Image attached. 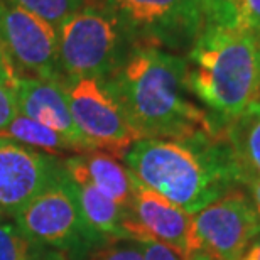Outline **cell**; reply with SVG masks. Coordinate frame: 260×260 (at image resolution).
Here are the masks:
<instances>
[{"mask_svg": "<svg viewBox=\"0 0 260 260\" xmlns=\"http://www.w3.org/2000/svg\"><path fill=\"white\" fill-rule=\"evenodd\" d=\"M248 189V196H250V200L253 203V206H255V210L260 216V178H255V179H248L245 184H243V189Z\"/></svg>", "mask_w": 260, "mask_h": 260, "instance_id": "obj_25", "label": "cell"}, {"mask_svg": "<svg viewBox=\"0 0 260 260\" xmlns=\"http://www.w3.org/2000/svg\"><path fill=\"white\" fill-rule=\"evenodd\" d=\"M14 218L30 240L63 252L68 260H88L98 248L112 242L86 221L78 186L66 168Z\"/></svg>", "mask_w": 260, "mask_h": 260, "instance_id": "obj_5", "label": "cell"}, {"mask_svg": "<svg viewBox=\"0 0 260 260\" xmlns=\"http://www.w3.org/2000/svg\"><path fill=\"white\" fill-rule=\"evenodd\" d=\"M205 2L206 24L240 25L243 0H203Z\"/></svg>", "mask_w": 260, "mask_h": 260, "instance_id": "obj_19", "label": "cell"}, {"mask_svg": "<svg viewBox=\"0 0 260 260\" xmlns=\"http://www.w3.org/2000/svg\"><path fill=\"white\" fill-rule=\"evenodd\" d=\"M64 168L81 173L100 193L128 210L134 196V176L117 157L102 150H90L66 159Z\"/></svg>", "mask_w": 260, "mask_h": 260, "instance_id": "obj_13", "label": "cell"}, {"mask_svg": "<svg viewBox=\"0 0 260 260\" xmlns=\"http://www.w3.org/2000/svg\"><path fill=\"white\" fill-rule=\"evenodd\" d=\"M134 46L135 41L107 0H85L58 27L61 75L105 80Z\"/></svg>", "mask_w": 260, "mask_h": 260, "instance_id": "obj_4", "label": "cell"}, {"mask_svg": "<svg viewBox=\"0 0 260 260\" xmlns=\"http://www.w3.org/2000/svg\"><path fill=\"white\" fill-rule=\"evenodd\" d=\"M17 115L19 108L14 88L0 83V132L7 128Z\"/></svg>", "mask_w": 260, "mask_h": 260, "instance_id": "obj_21", "label": "cell"}, {"mask_svg": "<svg viewBox=\"0 0 260 260\" xmlns=\"http://www.w3.org/2000/svg\"><path fill=\"white\" fill-rule=\"evenodd\" d=\"M240 260H260V233L255 240L250 243V247L247 248L245 253L240 257Z\"/></svg>", "mask_w": 260, "mask_h": 260, "instance_id": "obj_26", "label": "cell"}, {"mask_svg": "<svg viewBox=\"0 0 260 260\" xmlns=\"http://www.w3.org/2000/svg\"><path fill=\"white\" fill-rule=\"evenodd\" d=\"M0 139H10L27 147L41 149L48 154H63V152H76L70 140L63 135L54 132L53 128L43 125V123L32 120L25 115H17L10 125L0 132Z\"/></svg>", "mask_w": 260, "mask_h": 260, "instance_id": "obj_16", "label": "cell"}, {"mask_svg": "<svg viewBox=\"0 0 260 260\" xmlns=\"http://www.w3.org/2000/svg\"><path fill=\"white\" fill-rule=\"evenodd\" d=\"M242 22L260 36V0H243Z\"/></svg>", "mask_w": 260, "mask_h": 260, "instance_id": "obj_23", "label": "cell"}, {"mask_svg": "<svg viewBox=\"0 0 260 260\" xmlns=\"http://www.w3.org/2000/svg\"><path fill=\"white\" fill-rule=\"evenodd\" d=\"M66 173L78 186L80 205L90 226L95 228L100 235L107 237L108 240H128L123 230L127 210H123L115 201L100 193L81 173L71 169H66Z\"/></svg>", "mask_w": 260, "mask_h": 260, "instance_id": "obj_15", "label": "cell"}, {"mask_svg": "<svg viewBox=\"0 0 260 260\" xmlns=\"http://www.w3.org/2000/svg\"><path fill=\"white\" fill-rule=\"evenodd\" d=\"M123 230L128 240L160 242L189 260L193 215L144 186L137 178H134V196Z\"/></svg>", "mask_w": 260, "mask_h": 260, "instance_id": "obj_11", "label": "cell"}, {"mask_svg": "<svg viewBox=\"0 0 260 260\" xmlns=\"http://www.w3.org/2000/svg\"><path fill=\"white\" fill-rule=\"evenodd\" d=\"M17 78H19L17 73H15V70L12 68V64H10V61L7 58V54L4 53L2 46H0V83L14 88Z\"/></svg>", "mask_w": 260, "mask_h": 260, "instance_id": "obj_24", "label": "cell"}, {"mask_svg": "<svg viewBox=\"0 0 260 260\" xmlns=\"http://www.w3.org/2000/svg\"><path fill=\"white\" fill-rule=\"evenodd\" d=\"M70 110L76 127L93 150H102L120 159L139 137L130 127L120 105L103 80L98 78H63Z\"/></svg>", "mask_w": 260, "mask_h": 260, "instance_id": "obj_8", "label": "cell"}, {"mask_svg": "<svg viewBox=\"0 0 260 260\" xmlns=\"http://www.w3.org/2000/svg\"><path fill=\"white\" fill-rule=\"evenodd\" d=\"M258 233L255 206L237 188L193 215L189 260H240Z\"/></svg>", "mask_w": 260, "mask_h": 260, "instance_id": "obj_7", "label": "cell"}, {"mask_svg": "<svg viewBox=\"0 0 260 260\" xmlns=\"http://www.w3.org/2000/svg\"><path fill=\"white\" fill-rule=\"evenodd\" d=\"M30 14L48 20L56 29L85 4V0H9Z\"/></svg>", "mask_w": 260, "mask_h": 260, "instance_id": "obj_18", "label": "cell"}, {"mask_svg": "<svg viewBox=\"0 0 260 260\" xmlns=\"http://www.w3.org/2000/svg\"><path fill=\"white\" fill-rule=\"evenodd\" d=\"M221 135L240 173L242 188L248 179L260 178V102L228 122Z\"/></svg>", "mask_w": 260, "mask_h": 260, "instance_id": "obj_14", "label": "cell"}, {"mask_svg": "<svg viewBox=\"0 0 260 260\" xmlns=\"http://www.w3.org/2000/svg\"><path fill=\"white\" fill-rule=\"evenodd\" d=\"M0 46L19 78H63L58 29L9 0H0Z\"/></svg>", "mask_w": 260, "mask_h": 260, "instance_id": "obj_9", "label": "cell"}, {"mask_svg": "<svg viewBox=\"0 0 260 260\" xmlns=\"http://www.w3.org/2000/svg\"><path fill=\"white\" fill-rule=\"evenodd\" d=\"M186 58L135 44L105 85L140 139L186 140L221 132L206 110L191 100Z\"/></svg>", "mask_w": 260, "mask_h": 260, "instance_id": "obj_1", "label": "cell"}, {"mask_svg": "<svg viewBox=\"0 0 260 260\" xmlns=\"http://www.w3.org/2000/svg\"><path fill=\"white\" fill-rule=\"evenodd\" d=\"M186 64L191 95L220 130L260 102V36L243 24H205Z\"/></svg>", "mask_w": 260, "mask_h": 260, "instance_id": "obj_3", "label": "cell"}, {"mask_svg": "<svg viewBox=\"0 0 260 260\" xmlns=\"http://www.w3.org/2000/svg\"><path fill=\"white\" fill-rule=\"evenodd\" d=\"M17 108L22 115L53 128L70 140L76 152H90L91 145L73 120L70 103L61 81L20 76L14 85Z\"/></svg>", "mask_w": 260, "mask_h": 260, "instance_id": "obj_12", "label": "cell"}, {"mask_svg": "<svg viewBox=\"0 0 260 260\" xmlns=\"http://www.w3.org/2000/svg\"><path fill=\"white\" fill-rule=\"evenodd\" d=\"M142 243V252H144V260H186L181 257L178 252H174L173 248L160 242H140Z\"/></svg>", "mask_w": 260, "mask_h": 260, "instance_id": "obj_22", "label": "cell"}, {"mask_svg": "<svg viewBox=\"0 0 260 260\" xmlns=\"http://www.w3.org/2000/svg\"><path fill=\"white\" fill-rule=\"evenodd\" d=\"M88 260H144L142 243L137 240H112Z\"/></svg>", "mask_w": 260, "mask_h": 260, "instance_id": "obj_20", "label": "cell"}, {"mask_svg": "<svg viewBox=\"0 0 260 260\" xmlns=\"http://www.w3.org/2000/svg\"><path fill=\"white\" fill-rule=\"evenodd\" d=\"M125 164L144 186L191 215L242 188L221 132L186 140L140 139L125 154Z\"/></svg>", "mask_w": 260, "mask_h": 260, "instance_id": "obj_2", "label": "cell"}, {"mask_svg": "<svg viewBox=\"0 0 260 260\" xmlns=\"http://www.w3.org/2000/svg\"><path fill=\"white\" fill-rule=\"evenodd\" d=\"M135 44L188 53L206 24L203 0H107Z\"/></svg>", "mask_w": 260, "mask_h": 260, "instance_id": "obj_6", "label": "cell"}, {"mask_svg": "<svg viewBox=\"0 0 260 260\" xmlns=\"http://www.w3.org/2000/svg\"><path fill=\"white\" fill-rule=\"evenodd\" d=\"M64 171V160L0 139V218L15 216Z\"/></svg>", "mask_w": 260, "mask_h": 260, "instance_id": "obj_10", "label": "cell"}, {"mask_svg": "<svg viewBox=\"0 0 260 260\" xmlns=\"http://www.w3.org/2000/svg\"><path fill=\"white\" fill-rule=\"evenodd\" d=\"M0 260H68L63 252L30 240L17 223L0 218Z\"/></svg>", "mask_w": 260, "mask_h": 260, "instance_id": "obj_17", "label": "cell"}]
</instances>
